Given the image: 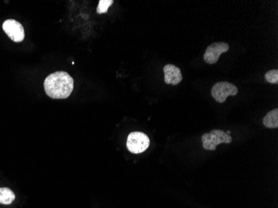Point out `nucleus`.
Segmentation results:
<instances>
[{"instance_id": "9d476101", "label": "nucleus", "mask_w": 278, "mask_h": 208, "mask_svg": "<svg viewBox=\"0 0 278 208\" xmlns=\"http://www.w3.org/2000/svg\"><path fill=\"white\" fill-rule=\"evenodd\" d=\"M114 4L113 0H100L99 6L97 8L98 14H105L108 12L109 8Z\"/></svg>"}, {"instance_id": "f257e3e1", "label": "nucleus", "mask_w": 278, "mask_h": 208, "mask_svg": "<svg viewBox=\"0 0 278 208\" xmlns=\"http://www.w3.org/2000/svg\"><path fill=\"white\" fill-rule=\"evenodd\" d=\"M44 86L49 97L54 99H63L70 96L74 84L73 78L68 73L58 71L45 78Z\"/></svg>"}, {"instance_id": "39448f33", "label": "nucleus", "mask_w": 278, "mask_h": 208, "mask_svg": "<svg viewBox=\"0 0 278 208\" xmlns=\"http://www.w3.org/2000/svg\"><path fill=\"white\" fill-rule=\"evenodd\" d=\"M3 29L10 39L16 43L22 42L25 39V29L20 23L15 20H8L3 24Z\"/></svg>"}, {"instance_id": "0eeeda50", "label": "nucleus", "mask_w": 278, "mask_h": 208, "mask_svg": "<svg viewBox=\"0 0 278 208\" xmlns=\"http://www.w3.org/2000/svg\"><path fill=\"white\" fill-rule=\"evenodd\" d=\"M164 81L167 84L177 85L182 80L180 68L173 64H167L163 68Z\"/></svg>"}, {"instance_id": "7ed1b4c3", "label": "nucleus", "mask_w": 278, "mask_h": 208, "mask_svg": "<svg viewBox=\"0 0 278 208\" xmlns=\"http://www.w3.org/2000/svg\"><path fill=\"white\" fill-rule=\"evenodd\" d=\"M150 140L145 133L133 132L128 135L127 139V148L128 151L134 154L142 153L148 149Z\"/></svg>"}, {"instance_id": "9b49d317", "label": "nucleus", "mask_w": 278, "mask_h": 208, "mask_svg": "<svg viewBox=\"0 0 278 208\" xmlns=\"http://www.w3.org/2000/svg\"><path fill=\"white\" fill-rule=\"evenodd\" d=\"M265 78L267 82L272 84L278 83V70L277 69H272L267 72L265 74Z\"/></svg>"}, {"instance_id": "f03ea898", "label": "nucleus", "mask_w": 278, "mask_h": 208, "mask_svg": "<svg viewBox=\"0 0 278 208\" xmlns=\"http://www.w3.org/2000/svg\"><path fill=\"white\" fill-rule=\"evenodd\" d=\"M232 138L224 131L215 129L211 133H205L202 137L203 148L206 150L215 151L221 143H231Z\"/></svg>"}, {"instance_id": "1a4fd4ad", "label": "nucleus", "mask_w": 278, "mask_h": 208, "mask_svg": "<svg viewBox=\"0 0 278 208\" xmlns=\"http://www.w3.org/2000/svg\"><path fill=\"white\" fill-rule=\"evenodd\" d=\"M15 200V194L11 189L0 187V204L10 205Z\"/></svg>"}, {"instance_id": "20e7f679", "label": "nucleus", "mask_w": 278, "mask_h": 208, "mask_svg": "<svg viewBox=\"0 0 278 208\" xmlns=\"http://www.w3.org/2000/svg\"><path fill=\"white\" fill-rule=\"evenodd\" d=\"M212 96L218 102L223 103L229 96H236L238 92L237 87L228 82H217L212 88Z\"/></svg>"}, {"instance_id": "6e6552de", "label": "nucleus", "mask_w": 278, "mask_h": 208, "mask_svg": "<svg viewBox=\"0 0 278 208\" xmlns=\"http://www.w3.org/2000/svg\"><path fill=\"white\" fill-rule=\"evenodd\" d=\"M264 126L267 129H276L278 127V109H273L266 114L263 119Z\"/></svg>"}, {"instance_id": "423d86ee", "label": "nucleus", "mask_w": 278, "mask_h": 208, "mask_svg": "<svg viewBox=\"0 0 278 208\" xmlns=\"http://www.w3.org/2000/svg\"><path fill=\"white\" fill-rule=\"evenodd\" d=\"M229 50V45L227 43H214L207 48L203 56L204 61L208 64H214L218 62L221 54L227 53Z\"/></svg>"}]
</instances>
